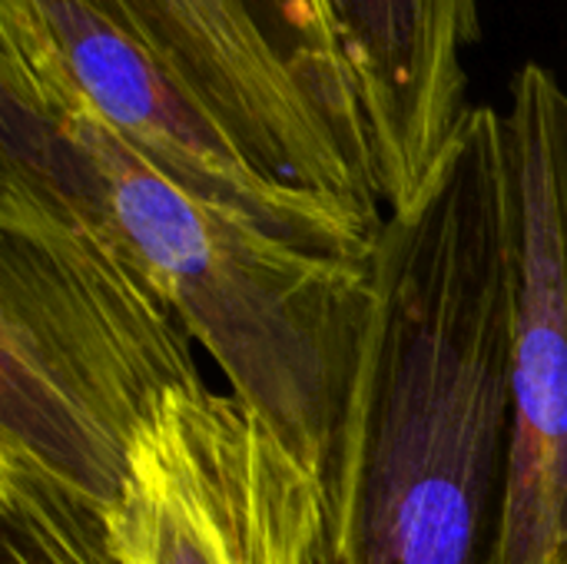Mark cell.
Listing matches in <instances>:
<instances>
[{"label": "cell", "instance_id": "277c9868", "mask_svg": "<svg viewBox=\"0 0 567 564\" xmlns=\"http://www.w3.org/2000/svg\"><path fill=\"white\" fill-rule=\"evenodd\" d=\"M143 43L269 180L379 239L359 90L326 0H86Z\"/></svg>", "mask_w": 567, "mask_h": 564}, {"label": "cell", "instance_id": "7a4b0ae2", "mask_svg": "<svg viewBox=\"0 0 567 564\" xmlns=\"http://www.w3.org/2000/svg\"><path fill=\"white\" fill-rule=\"evenodd\" d=\"M0 160L83 199L216 359L229 392L326 485L375 302L372 259L296 246L196 199L73 93L10 57H0Z\"/></svg>", "mask_w": 567, "mask_h": 564}, {"label": "cell", "instance_id": "52a82bcc", "mask_svg": "<svg viewBox=\"0 0 567 564\" xmlns=\"http://www.w3.org/2000/svg\"><path fill=\"white\" fill-rule=\"evenodd\" d=\"M515 199L512 479L495 564H567V93L525 63L502 110Z\"/></svg>", "mask_w": 567, "mask_h": 564}, {"label": "cell", "instance_id": "6da1fadb", "mask_svg": "<svg viewBox=\"0 0 567 564\" xmlns=\"http://www.w3.org/2000/svg\"><path fill=\"white\" fill-rule=\"evenodd\" d=\"M372 316L309 564H495L512 479L515 199L472 106L372 253Z\"/></svg>", "mask_w": 567, "mask_h": 564}, {"label": "cell", "instance_id": "8992f818", "mask_svg": "<svg viewBox=\"0 0 567 564\" xmlns=\"http://www.w3.org/2000/svg\"><path fill=\"white\" fill-rule=\"evenodd\" d=\"M130 564H309L322 492L233 392H173L133 442L113 512Z\"/></svg>", "mask_w": 567, "mask_h": 564}, {"label": "cell", "instance_id": "3957f363", "mask_svg": "<svg viewBox=\"0 0 567 564\" xmlns=\"http://www.w3.org/2000/svg\"><path fill=\"white\" fill-rule=\"evenodd\" d=\"M193 342L83 199L0 160V469L120 509L146 422L206 386Z\"/></svg>", "mask_w": 567, "mask_h": 564}, {"label": "cell", "instance_id": "ba28073f", "mask_svg": "<svg viewBox=\"0 0 567 564\" xmlns=\"http://www.w3.org/2000/svg\"><path fill=\"white\" fill-rule=\"evenodd\" d=\"M365 113L389 216L425 193L472 103L465 53L482 0H326Z\"/></svg>", "mask_w": 567, "mask_h": 564}, {"label": "cell", "instance_id": "9c48e42d", "mask_svg": "<svg viewBox=\"0 0 567 564\" xmlns=\"http://www.w3.org/2000/svg\"><path fill=\"white\" fill-rule=\"evenodd\" d=\"M116 509L27 469H0V564H130Z\"/></svg>", "mask_w": 567, "mask_h": 564}, {"label": "cell", "instance_id": "5b68a950", "mask_svg": "<svg viewBox=\"0 0 567 564\" xmlns=\"http://www.w3.org/2000/svg\"><path fill=\"white\" fill-rule=\"evenodd\" d=\"M0 57L73 93L140 160L196 199L256 219L296 246L372 259V233L256 170L159 60L86 0H0Z\"/></svg>", "mask_w": 567, "mask_h": 564}]
</instances>
